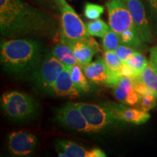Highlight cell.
<instances>
[{"label": "cell", "mask_w": 157, "mask_h": 157, "mask_svg": "<svg viewBox=\"0 0 157 157\" xmlns=\"http://www.w3.org/2000/svg\"><path fill=\"white\" fill-rule=\"evenodd\" d=\"M61 42L66 43L72 49L78 64L82 67L91 63L93 56L100 50L98 42L91 36L76 41Z\"/></svg>", "instance_id": "7c38bea8"}, {"label": "cell", "mask_w": 157, "mask_h": 157, "mask_svg": "<svg viewBox=\"0 0 157 157\" xmlns=\"http://www.w3.org/2000/svg\"><path fill=\"white\" fill-rule=\"evenodd\" d=\"M121 44L132 47L135 49L139 48L143 44V41L137 32L136 29H131L124 31L119 34Z\"/></svg>", "instance_id": "d6986e66"}, {"label": "cell", "mask_w": 157, "mask_h": 157, "mask_svg": "<svg viewBox=\"0 0 157 157\" xmlns=\"http://www.w3.org/2000/svg\"><path fill=\"white\" fill-rule=\"evenodd\" d=\"M56 149L61 157H105L103 151L98 148L88 149L68 140L56 141Z\"/></svg>", "instance_id": "4fadbf2b"}, {"label": "cell", "mask_w": 157, "mask_h": 157, "mask_svg": "<svg viewBox=\"0 0 157 157\" xmlns=\"http://www.w3.org/2000/svg\"><path fill=\"white\" fill-rule=\"evenodd\" d=\"M125 63L140 75L148 63L146 57L139 52H135Z\"/></svg>", "instance_id": "603a6c76"}, {"label": "cell", "mask_w": 157, "mask_h": 157, "mask_svg": "<svg viewBox=\"0 0 157 157\" xmlns=\"http://www.w3.org/2000/svg\"><path fill=\"white\" fill-rule=\"evenodd\" d=\"M42 58V46L35 39H11L1 43V64L10 73L21 74L34 71Z\"/></svg>", "instance_id": "7a4b0ae2"}, {"label": "cell", "mask_w": 157, "mask_h": 157, "mask_svg": "<svg viewBox=\"0 0 157 157\" xmlns=\"http://www.w3.org/2000/svg\"><path fill=\"white\" fill-rule=\"evenodd\" d=\"M52 54L61 61L67 68L78 64L77 59L72 49L66 43L60 41L55 45L52 50Z\"/></svg>", "instance_id": "e0dca14e"}, {"label": "cell", "mask_w": 157, "mask_h": 157, "mask_svg": "<svg viewBox=\"0 0 157 157\" xmlns=\"http://www.w3.org/2000/svg\"><path fill=\"white\" fill-rule=\"evenodd\" d=\"M60 14V41L70 42L90 36L86 25L66 0H56Z\"/></svg>", "instance_id": "277c9868"}, {"label": "cell", "mask_w": 157, "mask_h": 157, "mask_svg": "<svg viewBox=\"0 0 157 157\" xmlns=\"http://www.w3.org/2000/svg\"><path fill=\"white\" fill-rule=\"evenodd\" d=\"M115 52L119 59L121 60V62L125 63L128 60L129 57L132 56L135 52H136V51H135V49L132 48V47L120 44L118 46V48L116 49Z\"/></svg>", "instance_id": "4316f807"}, {"label": "cell", "mask_w": 157, "mask_h": 157, "mask_svg": "<svg viewBox=\"0 0 157 157\" xmlns=\"http://www.w3.org/2000/svg\"><path fill=\"white\" fill-rule=\"evenodd\" d=\"M84 15L90 21L98 19L104 12V7L96 4L87 2L84 5Z\"/></svg>", "instance_id": "cb8c5ba5"}, {"label": "cell", "mask_w": 157, "mask_h": 157, "mask_svg": "<svg viewBox=\"0 0 157 157\" xmlns=\"http://www.w3.org/2000/svg\"><path fill=\"white\" fill-rule=\"evenodd\" d=\"M113 95L118 101L129 105H137L141 97L133 87L132 79L126 76H122L113 87Z\"/></svg>", "instance_id": "2e32d148"}, {"label": "cell", "mask_w": 157, "mask_h": 157, "mask_svg": "<svg viewBox=\"0 0 157 157\" xmlns=\"http://www.w3.org/2000/svg\"><path fill=\"white\" fill-rule=\"evenodd\" d=\"M103 59L110 69L113 71H119V68L122 64V62L118 57L115 51H105Z\"/></svg>", "instance_id": "d4e9b609"}, {"label": "cell", "mask_w": 157, "mask_h": 157, "mask_svg": "<svg viewBox=\"0 0 157 157\" xmlns=\"http://www.w3.org/2000/svg\"><path fill=\"white\" fill-rule=\"evenodd\" d=\"M50 93L59 97H68L76 98L81 95V92L77 89L71 78L68 68H66L59 74L58 78L52 84Z\"/></svg>", "instance_id": "9a60e30c"}, {"label": "cell", "mask_w": 157, "mask_h": 157, "mask_svg": "<svg viewBox=\"0 0 157 157\" xmlns=\"http://www.w3.org/2000/svg\"><path fill=\"white\" fill-rule=\"evenodd\" d=\"M67 68L52 54H49L33 71L32 80L39 89L50 93L56 78Z\"/></svg>", "instance_id": "8992f818"}, {"label": "cell", "mask_w": 157, "mask_h": 157, "mask_svg": "<svg viewBox=\"0 0 157 157\" xmlns=\"http://www.w3.org/2000/svg\"><path fill=\"white\" fill-rule=\"evenodd\" d=\"M119 71L123 76H126L131 79L135 80L140 78V74H139L136 71H135L132 67L127 65L126 63H122L121 65Z\"/></svg>", "instance_id": "83f0119b"}, {"label": "cell", "mask_w": 157, "mask_h": 157, "mask_svg": "<svg viewBox=\"0 0 157 157\" xmlns=\"http://www.w3.org/2000/svg\"><path fill=\"white\" fill-rule=\"evenodd\" d=\"M139 103H140V109L148 112L156 105V97L153 93L141 95Z\"/></svg>", "instance_id": "484cf974"}, {"label": "cell", "mask_w": 157, "mask_h": 157, "mask_svg": "<svg viewBox=\"0 0 157 157\" xmlns=\"http://www.w3.org/2000/svg\"><path fill=\"white\" fill-rule=\"evenodd\" d=\"M105 103L115 117L121 121L132 123L134 124H142L148 121L151 117L147 111L140 109L127 108L121 104L113 102H105Z\"/></svg>", "instance_id": "5bb4252c"}, {"label": "cell", "mask_w": 157, "mask_h": 157, "mask_svg": "<svg viewBox=\"0 0 157 157\" xmlns=\"http://www.w3.org/2000/svg\"><path fill=\"white\" fill-rule=\"evenodd\" d=\"M106 7L109 25L116 33L119 34L127 29H135L132 17L124 0H109Z\"/></svg>", "instance_id": "9c48e42d"}, {"label": "cell", "mask_w": 157, "mask_h": 157, "mask_svg": "<svg viewBox=\"0 0 157 157\" xmlns=\"http://www.w3.org/2000/svg\"><path fill=\"white\" fill-rule=\"evenodd\" d=\"M58 23L52 15L23 0H0V32L11 39L55 38Z\"/></svg>", "instance_id": "6da1fadb"}, {"label": "cell", "mask_w": 157, "mask_h": 157, "mask_svg": "<svg viewBox=\"0 0 157 157\" xmlns=\"http://www.w3.org/2000/svg\"><path fill=\"white\" fill-rule=\"evenodd\" d=\"M74 105L79 109L88 123L99 132L114 129L123 122L115 117L105 103L101 104L76 103Z\"/></svg>", "instance_id": "5b68a950"}, {"label": "cell", "mask_w": 157, "mask_h": 157, "mask_svg": "<svg viewBox=\"0 0 157 157\" xmlns=\"http://www.w3.org/2000/svg\"><path fill=\"white\" fill-rule=\"evenodd\" d=\"M149 63L153 69L157 74V45L153 47L150 50V57H149Z\"/></svg>", "instance_id": "f546056e"}, {"label": "cell", "mask_w": 157, "mask_h": 157, "mask_svg": "<svg viewBox=\"0 0 157 157\" xmlns=\"http://www.w3.org/2000/svg\"><path fill=\"white\" fill-rule=\"evenodd\" d=\"M124 2L132 17L135 28L143 42H151L153 36L142 0H124Z\"/></svg>", "instance_id": "30bf717a"}, {"label": "cell", "mask_w": 157, "mask_h": 157, "mask_svg": "<svg viewBox=\"0 0 157 157\" xmlns=\"http://www.w3.org/2000/svg\"><path fill=\"white\" fill-rule=\"evenodd\" d=\"M109 28V25L104 22L103 20L99 18L90 21L86 25V29L90 36L101 38H103L105 36Z\"/></svg>", "instance_id": "44dd1931"}, {"label": "cell", "mask_w": 157, "mask_h": 157, "mask_svg": "<svg viewBox=\"0 0 157 157\" xmlns=\"http://www.w3.org/2000/svg\"><path fill=\"white\" fill-rule=\"evenodd\" d=\"M88 79L93 83L114 87L122 77L120 71H113L108 67L103 58H99L95 61L82 66Z\"/></svg>", "instance_id": "ba28073f"}, {"label": "cell", "mask_w": 157, "mask_h": 157, "mask_svg": "<svg viewBox=\"0 0 157 157\" xmlns=\"http://www.w3.org/2000/svg\"><path fill=\"white\" fill-rule=\"evenodd\" d=\"M148 2L152 8L157 10V0H148Z\"/></svg>", "instance_id": "1f68e13d"}, {"label": "cell", "mask_w": 157, "mask_h": 157, "mask_svg": "<svg viewBox=\"0 0 157 157\" xmlns=\"http://www.w3.org/2000/svg\"><path fill=\"white\" fill-rule=\"evenodd\" d=\"M31 1L35 2L39 5L48 6V7H50L51 8H57L58 10L56 0H31Z\"/></svg>", "instance_id": "4dcf8cb0"}, {"label": "cell", "mask_w": 157, "mask_h": 157, "mask_svg": "<svg viewBox=\"0 0 157 157\" xmlns=\"http://www.w3.org/2000/svg\"><path fill=\"white\" fill-rule=\"evenodd\" d=\"M133 81V87H134L135 90L140 94V95H148V94L152 93V92L149 90V88L147 87L146 84H144L142 80L140 78L137 79L132 80Z\"/></svg>", "instance_id": "f1b7e54d"}, {"label": "cell", "mask_w": 157, "mask_h": 157, "mask_svg": "<svg viewBox=\"0 0 157 157\" xmlns=\"http://www.w3.org/2000/svg\"><path fill=\"white\" fill-rule=\"evenodd\" d=\"M121 44L119 34L110 27L105 36L103 37V48L104 51H115Z\"/></svg>", "instance_id": "7402d4cb"}, {"label": "cell", "mask_w": 157, "mask_h": 157, "mask_svg": "<svg viewBox=\"0 0 157 157\" xmlns=\"http://www.w3.org/2000/svg\"><path fill=\"white\" fill-rule=\"evenodd\" d=\"M140 79L144 82V84L149 88L152 93L156 96L157 99V74L151 66L149 62L143 71L141 73Z\"/></svg>", "instance_id": "ffe728a7"}, {"label": "cell", "mask_w": 157, "mask_h": 157, "mask_svg": "<svg viewBox=\"0 0 157 157\" xmlns=\"http://www.w3.org/2000/svg\"><path fill=\"white\" fill-rule=\"evenodd\" d=\"M1 106L7 117L18 121L31 117L38 109V104L34 98L15 90L2 94Z\"/></svg>", "instance_id": "3957f363"}, {"label": "cell", "mask_w": 157, "mask_h": 157, "mask_svg": "<svg viewBox=\"0 0 157 157\" xmlns=\"http://www.w3.org/2000/svg\"><path fill=\"white\" fill-rule=\"evenodd\" d=\"M37 137L25 131H18L10 133L8 136V149L13 156H28L36 148Z\"/></svg>", "instance_id": "8fae6325"}, {"label": "cell", "mask_w": 157, "mask_h": 157, "mask_svg": "<svg viewBox=\"0 0 157 157\" xmlns=\"http://www.w3.org/2000/svg\"><path fill=\"white\" fill-rule=\"evenodd\" d=\"M82 66L79 64L74 65L68 68L70 72L71 78L72 81L81 93H88L91 90L87 77L86 76L84 72L82 71Z\"/></svg>", "instance_id": "ac0fdd59"}, {"label": "cell", "mask_w": 157, "mask_h": 157, "mask_svg": "<svg viewBox=\"0 0 157 157\" xmlns=\"http://www.w3.org/2000/svg\"><path fill=\"white\" fill-rule=\"evenodd\" d=\"M56 120L60 126L78 132L87 134L99 132L88 123L74 103H68L60 109H57Z\"/></svg>", "instance_id": "52a82bcc"}]
</instances>
